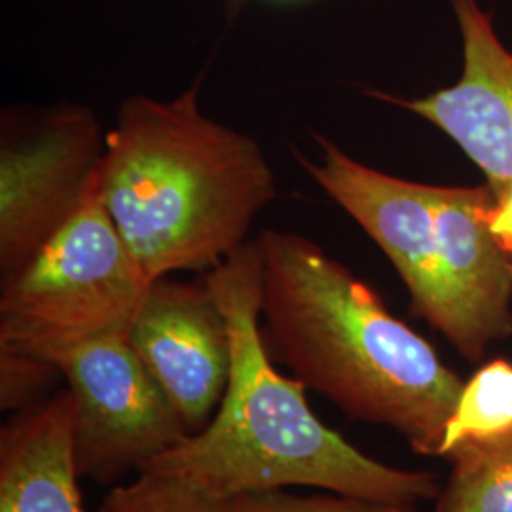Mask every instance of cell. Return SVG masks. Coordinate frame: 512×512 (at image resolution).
<instances>
[{
    "label": "cell",
    "instance_id": "2",
    "mask_svg": "<svg viewBox=\"0 0 512 512\" xmlns=\"http://www.w3.org/2000/svg\"><path fill=\"white\" fill-rule=\"evenodd\" d=\"M260 274L255 239L205 272L228 321L230 382L202 433L147 471L181 476L224 501L294 486L387 503L435 501L442 486L437 473L366 456L313 414L306 385L275 368L260 325Z\"/></svg>",
    "mask_w": 512,
    "mask_h": 512
},
{
    "label": "cell",
    "instance_id": "3",
    "mask_svg": "<svg viewBox=\"0 0 512 512\" xmlns=\"http://www.w3.org/2000/svg\"><path fill=\"white\" fill-rule=\"evenodd\" d=\"M200 88L128 97L107 131L99 194L150 283L215 268L277 196L260 145L203 114Z\"/></svg>",
    "mask_w": 512,
    "mask_h": 512
},
{
    "label": "cell",
    "instance_id": "4",
    "mask_svg": "<svg viewBox=\"0 0 512 512\" xmlns=\"http://www.w3.org/2000/svg\"><path fill=\"white\" fill-rule=\"evenodd\" d=\"M148 287L101 200L97 173L73 217L2 279L0 355L57 366L76 346L128 329Z\"/></svg>",
    "mask_w": 512,
    "mask_h": 512
},
{
    "label": "cell",
    "instance_id": "13",
    "mask_svg": "<svg viewBox=\"0 0 512 512\" xmlns=\"http://www.w3.org/2000/svg\"><path fill=\"white\" fill-rule=\"evenodd\" d=\"M97 512H226V501L181 476L143 471L112 486Z\"/></svg>",
    "mask_w": 512,
    "mask_h": 512
},
{
    "label": "cell",
    "instance_id": "17",
    "mask_svg": "<svg viewBox=\"0 0 512 512\" xmlns=\"http://www.w3.org/2000/svg\"><path fill=\"white\" fill-rule=\"evenodd\" d=\"M509 256H511V268H512V255H509Z\"/></svg>",
    "mask_w": 512,
    "mask_h": 512
},
{
    "label": "cell",
    "instance_id": "8",
    "mask_svg": "<svg viewBox=\"0 0 512 512\" xmlns=\"http://www.w3.org/2000/svg\"><path fill=\"white\" fill-rule=\"evenodd\" d=\"M129 346L198 435L217 414L232 372L226 315L205 275L150 283L128 327Z\"/></svg>",
    "mask_w": 512,
    "mask_h": 512
},
{
    "label": "cell",
    "instance_id": "16",
    "mask_svg": "<svg viewBox=\"0 0 512 512\" xmlns=\"http://www.w3.org/2000/svg\"><path fill=\"white\" fill-rule=\"evenodd\" d=\"M490 228L503 249L512 255V190L499 202H495L490 215Z\"/></svg>",
    "mask_w": 512,
    "mask_h": 512
},
{
    "label": "cell",
    "instance_id": "15",
    "mask_svg": "<svg viewBox=\"0 0 512 512\" xmlns=\"http://www.w3.org/2000/svg\"><path fill=\"white\" fill-rule=\"evenodd\" d=\"M61 378L59 368L19 355H0V406L19 412L48 399L46 391Z\"/></svg>",
    "mask_w": 512,
    "mask_h": 512
},
{
    "label": "cell",
    "instance_id": "7",
    "mask_svg": "<svg viewBox=\"0 0 512 512\" xmlns=\"http://www.w3.org/2000/svg\"><path fill=\"white\" fill-rule=\"evenodd\" d=\"M319 158L298 164L384 251L408 289L412 310L446 338L452 325L433 186L397 179L353 160L317 135Z\"/></svg>",
    "mask_w": 512,
    "mask_h": 512
},
{
    "label": "cell",
    "instance_id": "9",
    "mask_svg": "<svg viewBox=\"0 0 512 512\" xmlns=\"http://www.w3.org/2000/svg\"><path fill=\"white\" fill-rule=\"evenodd\" d=\"M463 40L456 86L420 99L372 95L442 129L486 175L495 202L512 190V54L476 0H450Z\"/></svg>",
    "mask_w": 512,
    "mask_h": 512
},
{
    "label": "cell",
    "instance_id": "14",
    "mask_svg": "<svg viewBox=\"0 0 512 512\" xmlns=\"http://www.w3.org/2000/svg\"><path fill=\"white\" fill-rule=\"evenodd\" d=\"M226 512H420V505L372 501L321 490L308 495L266 490L228 499Z\"/></svg>",
    "mask_w": 512,
    "mask_h": 512
},
{
    "label": "cell",
    "instance_id": "6",
    "mask_svg": "<svg viewBox=\"0 0 512 512\" xmlns=\"http://www.w3.org/2000/svg\"><path fill=\"white\" fill-rule=\"evenodd\" d=\"M107 148L92 110L67 105L0 148V272L16 274L73 217Z\"/></svg>",
    "mask_w": 512,
    "mask_h": 512
},
{
    "label": "cell",
    "instance_id": "11",
    "mask_svg": "<svg viewBox=\"0 0 512 512\" xmlns=\"http://www.w3.org/2000/svg\"><path fill=\"white\" fill-rule=\"evenodd\" d=\"M435 512H512V429L494 439L469 440L448 454Z\"/></svg>",
    "mask_w": 512,
    "mask_h": 512
},
{
    "label": "cell",
    "instance_id": "10",
    "mask_svg": "<svg viewBox=\"0 0 512 512\" xmlns=\"http://www.w3.org/2000/svg\"><path fill=\"white\" fill-rule=\"evenodd\" d=\"M67 389L14 412L0 429V512H84Z\"/></svg>",
    "mask_w": 512,
    "mask_h": 512
},
{
    "label": "cell",
    "instance_id": "1",
    "mask_svg": "<svg viewBox=\"0 0 512 512\" xmlns=\"http://www.w3.org/2000/svg\"><path fill=\"white\" fill-rule=\"evenodd\" d=\"M260 325L274 361L355 421L442 458L465 380L421 334L315 241L262 230Z\"/></svg>",
    "mask_w": 512,
    "mask_h": 512
},
{
    "label": "cell",
    "instance_id": "5",
    "mask_svg": "<svg viewBox=\"0 0 512 512\" xmlns=\"http://www.w3.org/2000/svg\"><path fill=\"white\" fill-rule=\"evenodd\" d=\"M55 365L73 403L74 465L82 480L116 486L190 437L129 346L128 329L88 340Z\"/></svg>",
    "mask_w": 512,
    "mask_h": 512
},
{
    "label": "cell",
    "instance_id": "12",
    "mask_svg": "<svg viewBox=\"0 0 512 512\" xmlns=\"http://www.w3.org/2000/svg\"><path fill=\"white\" fill-rule=\"evenodd\" d=\"M512 429V363L492 359L465 380L458 406L448 420L442 458L469 440L494 439Z\"/></svg>",
    "mask_w": 512,
    "mask_h": 512
}]
</instances>
